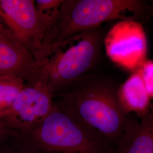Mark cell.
<instances>
[{
	"instance_id": "obj_8",
	"label": "cell",
	"mask_w": 153,
	"mask_h": 153,
	"mask_svg": "<svg viewBox=\"0 0 153 153\" xmlns=\"http://www.w3.org/2000/svg\"><path fill=\"white\" fill-rule=\"evenodd\" d=\"M42 63L17 42L0 23V76L21 77L29 83L38 80Z\"/></svg>"
},
{
	"instance_id": "obj_6",
	"label": "cell",
	"mask_w": 153,
	"mask_h": 153,
	"mask_svg": "<svg viewBox=\"0 0 153 153\" xmlns=\"http://www.w3.org/2000/svg\"><path fill=\"white\" fill-rule=\"evenodd\" d=\"M103 44L111 61L126 71H137L147 60V38L141 22L119 21L104 36Z\"/></svg>"
},
{
	"instance_id": "obj_14",
	"label": "cell",
	"mask_w": 153,
	"mask_h": 153,
	"mask_svg": "<svg viewBox=\"0 0 153 153\" xmlns=\"http://www.w3.org/2000/svg\"><path fill=\"white\" fill-rule=\"evenodd\" d=\"M137 71L141 76L150 97L153 98V61H146Z\"/></svg>"
},
{
	"instance_id": "obj_7",
	"label": "cell",
	"mask_w": 153,
	"mask_h": 153,
	"mask_svg": "<svg viewBox=\"0 0 153 153\" xmlns=\"http://www.w3.org/2000/svg\"><path fill=\"white\" fill-rule=\"evenodd\" d=\"M53 95L45 81L39 78L22 89L0 123L14 133L38 124L55 108Z\"/></svg>"
},
{
	"instance_id": "obj_5",
	"label": "cell",
	"mask_w": 153,
	"mask_h": 153,
	"mask_svg": "<svg viewBox=\"0 0 153 153\" xmlns=\"http://www.w3.org/2000/svg\"><path fill=\"white\" fill-rule=\"evenodd\" d=\"M0 23L36 60L41 53L46 30L33 0H0Z\"/></svg>"
},
{
	"instance_id": "obj_1",
	"label": "cell",
	"mask_w": 153,
	"mask_h": 153,
	"mask_svg": "<svg viewBox=\"0 0 153 153\" xmlns=\"http://www.w3.org/2000/svg\"><path fill=\"white\" fill-rule=\"evenodd\" d=\"M119 87L107 79H83L60 104L97 131L115 149L132 119L120 104Z\"/></svg>"
},
{
	"instance_id": "obj_16",
	"label": "cell",
	"mask_w": 153,
	"mask_h": 153,
	"mask_svg": "<svg viewBox=\"0 0 153 153\" xmlns=\"http://www.w3.org/2000/svg\"><path fill=\"white\" fill-rule=\"evenodd\" d=\"M151 2H152V7H153V1H151Z\"/></svg>"
},
{
	"instance_id": "obj_2",
	"label": "cell",
	"mask_w": 153,
	"mask_h": 153,
	"mask_svg": "<svg viewBox=\"0 0 153 153\" xmlns=\"http://www.w3.org/2000/svg\"><path fill=\"white\" fill-rule=\"evenodd\" d=\"M153 14L152 6L140 0H64L59 16L47 33L40 53L78 33L99 27L105 22H141Z\"/></svg>"
},
{
	"instance_id": "obj_15",
	"label": "cell",
	"mask_w": 153,
	"mask_h": 153,
	"mask_svg": "<svg viewBox=\"0 0 153 153\" xmlns=\"http://www.w3.org/2000/svg\"><path fill=\"white\" fill-rule=\"evenodd\" d=\"M10 133V131L7 129H6L5 127L0 123V141Z\"/></svg>"
},
{
	"instance_id": "obj_11",
	"label": "cell",
	"mask_w": 153,
	"mask_h": 153,
	"mask_svg": "<svg viewBox=\"0 0 153 153\" xmlns=\"http://www.w3.org/2000/svg\"><path fill=\"white\" fill-rule=\"evenodd\" d=\"M28 84L21 77L0 76V119L8 112L18 95Z\"/></svg>"
},
{
	"instance_id": "obj_3",
	"label": "cell",
	"mask_w": 153,
	"mask_h": 153,
	"mask_svg": "<svg viewBox=\"0 0 153 153\" xmlns=\"http://www.w3.org/2000/svg\"><path fill=\"white\" fill-rule=\"evenodd\" d=\"M16 133L42 153H115L104 137L60 104L43 120Z\"/></svg>"
},
{
	"instance_id": "obj_4",
	"label": "cell",
	"mask_w": 153,
	"mask_h": 153,
	"mask_svg": "<svg viewBox=\"0 0 153 153\" xmlns=\"http://www.w3.org/2000/svg\"><path fill=\"white\" fill-rule=\"evenodd\" d=\"M104 38L99 27L45 49L37 60L42 63L39 79L45 81L53 95L79 79L98 64Z\"/></svg>"
},
{
	"instance_id": "obj_9",
	"label": "cell",
	"mask_w": 153,
	"mask_h": 153,
	"mask_svg": "<svg viewBox=\"0 0 153 153\" xmlns=\"http://www.w3.org/2000/svg\"><path fill=\"white\" fill-rule=\"evenodd\" d=\"M140 119L132 117L115 153H153V104Z\"/></svg>"
},
{
	"instance_id": "obj_10",
	"label": "cell",
	"mask_w": 153,
	"mask_h": 153,
	"mask_svg": "<svg viewBox=\"0 0 153 153\" xmlns=\"http://www.w3.org/2000/svg\"><path fill=\"white\" fill-rule=\"evenodd\" d=\"M117 94L121 107L129 115L134 112L141 117L148 112L152 104L151 98L138 71L133 72L119 86Z\"/></svg>"
},
{
	"instance_id": "obj_12",
	"label": "cell",
	"mask_w": 153,
	"mask_h": 153,
	"mask_svg": "<svg viewBox=\"0 0 153 153\" xmlns=\"http://www.w3.org/2000/svg\"><path fill=\"white\" fill-rule=\"evenodd\" d=\"M62 0H36L35 1L39 18L46 30V35L56 22Z\"/></svg>"
},
{
	"instance_id": "obj_13",
	"label": "cell",
	"mask_w": 153,
	"mask_h": 153,
	"mask_svg": "<svg viewBox=\"0 0 153 153\" xmlns=\"http://www.w3.org/2000/svg\"><path fill=\"white\" fill-rule=\"evenodd\" d=\"M0 153H42L21 135L10 131L0 141Z\"/></svg>"
}]
</instances>
